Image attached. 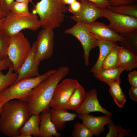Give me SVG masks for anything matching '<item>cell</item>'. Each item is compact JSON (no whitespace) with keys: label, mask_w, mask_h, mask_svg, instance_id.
Segmentation results:
<instances>
[{"label":"cell","mask_w":137,"mask_h":137,"mask_svg":"<svg viewBox=\"0 0 137 137\" xmlns=\"http://www.w3.org/2000/svg\"><path fill=\"white\" fill-rule=\"evenodd\" d=\"M103 17L109 21L108 26L122 37L137 33V18L102 8Z\"/></svg>","instance_id":"7"},{"label":"cell","mask_w":137,"mask_h":137,"mask_svg":"<svg viewBox=\"0 0 137 137\" xmlns=\"http://www.w3.org/2000/svg\"><path fill=\"white\" fill-rule=\"evenodd\" d=\"M51 109L43 111L40 114L39 137H59L61 134L56 130L50 118Z\"/></svg>","instance_id":"16"},{"label":"cell","mask_w":137,"mask_h":137,"mask_svg":"<svg viewBox=\"0 0 137 137\" xmlns=\"http://www.w3.org/2000/svg\"><path fill=\"white\" fill-rule=\"evenodd\" d=\"M55 70L52 69L38 76L14 83L0 94V99L5 102L15 99L27 102L32 90Z\"/></svg>","instance_id":"4"},{"label":"cell","mask_w":137,"mask_h":137,"mask_svg":"<svg viewBox=\"0 0 137 137\" xmlns=\"http://www.w3.org/2000/svg\"><path fill=\"white\" fill-rule=\"evenodd\" d=\"M97 93L95 89L86 92L84 100L75 111L76 113L79 114L98 112L111 116L112 113L104 108L100 104L97 99Z\"/></svg>","instance_id":"12"},{"label":"cell","mask_w":137,"mask_h":137,"mask_svg":"<svg viewBox=\"0 0 137 137\" xmlns=\"http://www.w3.org/2000/svg\"><path fill=\"white\" fill-rule=\"evenodd\" d=\"M4 16H0V31H1V28L5 19Z\"/></svg>","instance_id":"40"},{"label":"cell","mask_w":137,"mask_h":137,"mask_svg":"<svg viewBox=\"0 0 137 137\" xmlns=\"http://www.w3.org/2000/svg\"><path fill=\"white\" fill-rule=\"evenodd\" d=\"M81 6L80 2L76 0L68 5V11L73 14L78 12L80 10Z\"/></svg>","instance_id":"33"},{"label":"cell","mask_w":137,"mask_h":137,"mask_svg":"<svg viewBox=\"0 0 137 137\" xmlns=\"http://www.w3.org/2000/svg\"><path fill=\"white\" fill-rule=\"evenodd\" d=\"M14 0H0L2 10L7 14L10 12L9 7L11 3Z\"/></svg>","instance_id":"37"},{"label":"cell","mask_w":137,"mask_h":137,"mask_svg":"<svg viewBox=\"0 0 137 137\" xmlns=\"http://www.w3.org/2000/svg\"><path fill=\"white\" fill-rule=\"evenodd\" d=\"M12 64L8 56L0 61V72L6 69Z\"/></svg>","instance_id":"36"},{"label":"cell","mask_w":137,"mask_h":137,"mask_svg":"<svg viewBox=\"0 0 137 137\" xmlns=\"http://www.w3.org/2000/svg\"><path fill=\"white\" fill-rule=\"evenodd\" d=\"M10 38L7 56L14 72L17 73L29 55L31 46L28 40L21 32Z\"/></svg>","instance_id":"6"},{"label":"cell","mask_w":137,"mask_h":137,"mask_svg":"<svg viewBox=\"0 0 137 137\" xmlns=\"http://www.w3.org/2000/svg\"><path fill=\"white\" fill-rule=\"evenodd\" d=\"M7 14L4 12L2 9L0 2V16L5 17Z\"/></svg>","instance_id":"41"},{"label":"cell","mask_w":137,"mask_h":137,"mask_svg":"<svg viewBox=\"0 0 137 137\" xmlns=\"http://www.w3.org/2000/svg\"><path fill=\"white\" fill-rule=\"evenodd\" d=\"M5 103V102L4 101L0 99V113L1 112L2 107Z\"/></svg>","instance_id":"43"},{"label":"cell","mask_w":137,"mask_h":137,"mask_svg":"<svg viewBox=\"0 0 137 137\" xmlns=\"http://www.w3.org/2000/svg\"><path fill=\"white\" fill-rule=\"evenodd\" d=\"M54 33L53 29L43 28L38 34L35 43L36 62L50 58L54 51Z\"/></svg>","instance_id":"10"},{"label":"cell","mask_w":137,"mask_h":137,"mask_svg":"<svg viewBox=\"0 0 137 137\" xmlns=\"http://www.w3.org/2000/svg\"><path fill=\"white\" fill-rule=\"evenodd\" d=\"M68 10L61 0H41L34 5L32 12L38 16L41 27L53 29L60 27Z\"/></svg>","instance_id":"3"},{"label":"cell","mask_w":137,"mask_h":137,"mask_svg":"<svg viewBox=\"0 0 137 137\" xmlns=\"http://www.w3.org/2000/svg\"><path fill=\"white\" fill-rule=\"evenodd\" d=\"M31 115L26 102L16 99L8 101L0 113V132L9 137H17Z\"/></svg>","instance_id":"2"},{"label":"cell","mask_w":137,"mask_h":137,"mask_svg":"<svg viewBox=\"0 0 137 137\" xmlns=\"http://www.w3.org/2000/svg\"><path fill=\"white\" fill-rule=\"evenodd\" d=\"M129 82L131 86L137 87V71L134 70L128 75Z\"/></svg>","instance_id":"34"},{"label":"cell","mask_w":137,"mask_h":137,"mask_svg":"<svg viewBox=\"0 0 137 137\" xmlns=\"http://www.w3.org/2000/svg\"><path fill=\"white\" fill-rule=\"evenodd\" d=\"M87 26L97 39L117 42L123 39L122 36L103 23L95 21L87 24Z\"/></svg>","instance_id":"14"},{"label":"cell","mask_w":137,"mask_h":137,"mask_svg":"<svg viewBox=\"0 0 137 137\" xmlns=\"http://www.w3.org/2000/svg\"><path fill=\"white\" fill-rule=\"evenodd\" d=\"M111 6L130 5L137 4V0H108Z\"/></svg>","instance_id":"32"},{"label":"cell","mask_w":137,"mask_h":137,"mask_svg":"<svg viewBox=\"0 0 137 137\" xmlns=\"http://www.w3.org/2000/svg\"><path fill=\"white\" fill-rule=\"evenodd\" d=\"M80 1L83 0H77ZM90 1L95 4L98 7L101 8H107L110 6L108 0H85Z\"/></svg>","instance_id":"35"},{"label":"cell","mask_w":137,"mask_h":137,"mask_svg":"<svg viewBox=\"0 0 137 137\" xmlns=\"http://www.w3.org/2000/svg\"><path fill=\"white\" fill-rule=\"evenodd\" d=\"M40 122V114L31 115L20 129L17 137H38Z\"/></svg>","instance_id":"19"},{"label":"cell","mask_w":137,"mask_h":137,"mask_svg":"<svg viewBox=\"0 0 137 137\" xmlns=\"http://www.w3.org/2000/svg\"><path fill=\"white\" fill-rule=\"evenodd\" d=\"M77 0H61L62 2L64 4L69 5Z\"/></svg>","instance_id":"39"},{"label":"cell","mask_w":137,"mask_h":137,"mask_svg":"<svg viewBox=\"0 0 137 137\" xmlns=\"http://www.w3.org/2000/svg\"><path fill=\"white\" fill-rule=\"evenodd\" d=\"M97 39L98 46L99 50V57L96 63L89 71L93 74L94 76L100 71L103 62L110 49L117 44V42Z\"/></svg>","instance_id":"20"},{"label":"cell","mask_w":137,"mask_h":137,"mask_svg":"<svg viewBox=\"0 0 137 137\" xmlns=\"http://www.w3.org/2000/svg\"><path fill=\"white\" fill-rule=\"evenodd\" d=\"M33 0H16L15 1L19 2H26L28 3H31L33 4Z\"/></svg>","instance_id":"42"},{"label":"cell","mask_w":137,"mask_h":137,"mask_svg":"<svg viewBox=\"0 0 137 137\" xmlns=\"http://www.w3.org/2000/svg\"><path fill=\"white\" fill-rule=\"evenodd\" d=\"M28 3L26 2H19L13 1L9 7L10 12L18 15H21L29 13Z\"/></svg>","instance_id":"30"},{"label":"cell","mask_w":137,"mask_h":137,"mask_svg":"<svg viewBox=\"0 0 137 137\" xmlns=\"http://www.w3.org/2000/svg\"><path fill=\"white\" fill-rule=\"evenodd\" d=\"M87 24L81 22H77L72 27L65 30L64 32L71 35L80 43L83 49V57L85 65L89 64V55L91 50L98 46V39L90 31Z\"/></svg>","instance_id":"8"},{"label":"cell","mask_w":137,"mask_h":137,"mask_svg":"<svg viewBox=\"0 0 137 137\" xmlns=\"http://www.w3.org/2000/svg\"><path fill=\"white\" fill-rule=\"evenodd\" d=\"M14 72L12 64L9 67L8 70L6 74H4L2 71L0 72V94L16 80L18 73Z\"/></svg>","instance_id":"24"},{"label":"cell","mask_w":137,"mask_h":137,"mask_svg":"<svg viewBox=\"0 0 137 137\" xmlns=\"http://www.w3.org/2000/svg\"><path fill=\"white\" fill-rule=\"evenodd\" d=\"M124 70H125L124 68L116 67L101 70L95 77L99 80L105 82L109 86L115 82H121L120 75Z\"/></svg>","instance_id":"21"},{"label":"cell","mask_w":137,"mask_h":137,"mask_svg":"<svg viewBox=\"0 0 137 137\" xmlns=\"http://www.w3.org/2000/svg\"><path fill=\"white\" fill-rule=\"evenodd\" d=\"M70 71L67 66L60 67L32 90L26 102L31 115H39L50 109L56 87Z\"/></svg>","instance_id":"1"},{"label":"cell","mask_w":137,"mask_h":137,"mask_svg":"<svg viewBox=\"0 0 137 137\" xmlns=\"http://www.w3.org/2000/svg\"><path fill=\"white\" fill-rule=\"evenodd\" d=\"M10 40V37L0 31V61L7 56Z\"/></svg>","instance_id":"31"},{"label":"cell","mask_w":137,"mask_h":137,"mask_svg":"<svg viewBox=\"0 0 137 137\" xmlns=\"http://www.w3.org/2000/svg\"><path fill=\"white\" fill-rule=\"evenodd\" d=\"M78 82L76 79L67 78L58 83L54 90L50 107L57 110H67L68 101Z\"/></svg>","instance_id":"9"},{"label":"cell","mask_w":137,"mask_h":137,"mask_svg":"<svg viewBox=\"0 0 137 137\" xmlns=\"http://www.w3.org/2000/svg\"><path fill=\"white\" fill-rule=\"evenodd\" d=\"M85 93L83 87L78 82L68 101L67 110L76 111L84 100Z\"/></svg>","instance_id":"22"},{"label":"cell","mask_w":137,"mask_h":137,"mask_svg":"<svg viewBox=\"0 0 137 137\" xmlns=\"http://www.w3.org/2000/svg\"><path fill=\"white\" fill-rule=\"evenodd\" d=\"M71 136L73 137H92L91 131L83 123L78 122L74 124Z\"/></svg>","instance_id":"28"},{"label":"cell","mask_w":137,"mask_h":137,"mask_svg":"<svg viewBox=\"0 0 137 137\" xmlns=\"http://www.w3.org/2000/svg\"><path fill=\"white\" fill-rule=\"evenodd\" d=\"M116 67L124 68L127 71L136 68L137 55L122 46H120Z\"/></svg>","instance_id":"17"},{"label":"cell","mask_w":137,"mask_h":137,"mask_svg":"<svg viewBox=\"0 0 137 137\" xmlns=\"http://www.w3.org/2000/svg\"><path fill=\"white\" fill-rule=\"evenodd\" d=\"M80 2L81 6L80 10L71 17L74 21L88 24L95 21L98 18L103 17L102 8L90 1L83 0Z\"/></svg>","instance_id":"11"},{"label":"cell","mask_w":137,"mask_h":137,"mask_svg":"<svg viewBox=\"0 0 137 137\" xmlns=\"http://www.w3.org/2000/svg\"><path fill=\"white\" fill-rule=\"evenodd\" d=\"M40 63L35 60V43L34 41L31 46L30 53L19 71L16 80V82L23 79L35 77L40 75L38 67Z\"/></svg>","instance_id":"15"},{"label":"cell","mask_w":137,"mask_h":137,"mask_svg":"<svg viewBox=\"0 0 137 137\" xmlns=\"http://www.w3.org/2000/svg\"><path fill=\"white\" fill-rule=\"evenodd\" d=\"M108 125L109 131L106 135V137H122L125 135L132 136L130 134L131 132L130 130L125 129L119 126L115 125L112 121Z\"/></svg>","instance_id":"27"},{"label":"cell","mask_w":137,"mask_h":137,"mask_svg":"<svg viewBox=\"0 0 137 137\" xmlns=\"http://www.w3.org/2000/svg\"><path fill=\"white\" fill-rule=\"evenodd\" d=\"M50 118L56 130L58 131L63 129L65 123L74 120L78 116L76 113L68 112L67 110L51 109Z\"/></svg>","instance_id":"18"},{"label":"cell","mask_w":137,"mask_h":137,"mask_svg":"<svg viewBox=\"0 0 137 137\" xmlns=\"http://www.w3.org/2000/svg\"><path fill=\"white\" fill-rule=\"evenodd\" d=\"M121 83H114L109 86V93L117 106L123 108L126 101V96L120 87Z\"/></svg>","instance_id":"23"},{"label":"cell","mask_w":137,"mask_h":137,"mask_svg":"<svg viewBox=\"0 0 137 137\" xmlns=\"http://www.w3.org/2000/svg\"><path fill=\"white\" fill-rule=\"evenodd\" d=\"M83 123L92 132L93 135L99 136L105 130V126L112 121L111 116H95L89 113L78 114Z\"/></svg>","instance_id":"13"},{"label":"cell","mask_w":137,"mask_h":137,"mask_svg":"<svg viewBox=\"0 0 137 137\" xmlns=\"http://www.w3.org/2000/svg\"><path fill=\"white\" fill-rule=\"evenodd\" d=\"M41 27L39 16L32 12L21 15L7 14L1 28V31L10 37L23 29L35 31Z\"/></svg>","instance_id":"5"},{"label":"cell","mask_w":137,"mask_h":137,"mask_svg":"<svg viewBox=\"0 0 137 137\" xmlns=\"http://www.w3.org/2000/svg\"><path fill=\"white\" fill-rule=\"evenodd\" d=\"M107 9L113 12L137 18V4L110 6Z\"/></svg>","instance_id":"26"},{"label":"cell","mask_w":137,"mask_h":137,"mask_svg":"<svg viewBox=\"0 0 137 137\" xmlns=\"http://www.w3.org/2000/svg\"><path fill=\"white\" fill-rule=\"evenodd\" d=\"M123 37V40L119 42L121 46L137 55V33Z\"/></svg>","instance_id":"29"},{"label":"cell","mask_w":137,"mask_h":137,"mask_svg":"<svg viewBox=\"0 0 137 137\" xmlns=\"http://www.w3.org/2000/svg\"><path fill=\"white\" fill-rule=\"evenodd\" d=\"M130 97L133 100L137 101V87L131 86L129 92Z\"/></svg>","instance_id":"38"},{"label":"cell","mask_w":137,"mask_h":137,"mask_svg":"<svg viewBox=\"0 0 137 137\" xmlns=\"http://www.w3.org/2000/svg\"><path fill=\"white\" fill-rule=\"evenodd\" d=\"M119 47L117 44L110 49L103 62L100 71L117 66Z\"/></svg>","instance_id":"25"}]
</instances>
